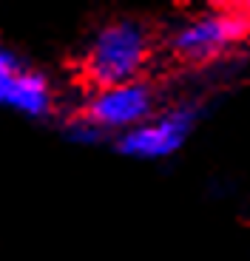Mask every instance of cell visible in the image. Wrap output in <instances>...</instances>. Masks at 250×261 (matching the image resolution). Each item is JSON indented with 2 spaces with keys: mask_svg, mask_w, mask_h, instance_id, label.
<instances>
[{
  "mask_svg": "<svg viewBox=\"0 0 250 261\" xmlns=\"http://www.w3.org/2000/svg\"><path fill=\"white\" fill-rule=\"evenodd\" d=\"M157 51V34L148 23L134 17L111 20L88 40L80 60V74L91 91L117 88L145 80V68Z\"/></svg>",
  "mask_w": 250,
  "mask_h": 261,
  "instance_id": "6da1fadb",
  "label": "cell"
},
{
  "mask_svg": "<svg viewBox=\"0 0 250 261\" xmlns=\"http://www.w3.org/2000/svg\"><path fill=\"white\" fill-rule=\"evenodd\" d=\"M250 37V6H213L177 29L168 51L179 65H205Z\"/></svg>",
  "mask_w": 250,
  "mask_h": 261,
  "instance_id": "7a4b0ae2",
  "label": "cell"
},
{
  "mask_svg": "<svg viewBox=\"0 0 250 261\" xmlns=\"http://www.w3.org/2000/svg\"><path fill=\"white\" fill-rule=\"evenodd\" d=\"M157 108V88L151 80H137L117 88L91 91V97L83 102L77 117L91 125L99 137L103 134H128L154 117Z\"/></svg>",
  "mask_w": 250,
  "mask_h": 261,
  "instance_id": "3957f363",
  "label": "cell"
},
{
  "mask_svg": "<svg viewBox=\"0 0 250 261\" xmlns=\"http://www.w3.org/2000/svg\"><path fill=\"white\" fill-rule=\"evenodd\" d=\"M0 108H9L26 119H48L57 111V91L52 80L29 65L3 40H0Z\"/></svg>",
  "mask_w": 250,
  "mask_h": 261,
  "instance_id": "277c9868",
  "label": "cell"
},
{
  "mask_svg": "<svg viewBox=\"0 0 250 261\" xmlns=\"http://www.w3.org/2000/svg\"><path fill=\"white\" fill-rule=\"evenodd\" d=\"M193 128V108L182 105L173 111H165L162 117H151L139 128L128 130L117 139V150L122 156L134 159H162L182 148Z\"/></svg>",
  "mask_w": 250,
  "mask_h": 261,
  "instance_id": "5b68a950",
  "label": "cell"
}]
</instances>
